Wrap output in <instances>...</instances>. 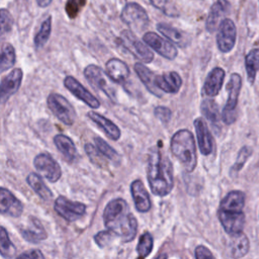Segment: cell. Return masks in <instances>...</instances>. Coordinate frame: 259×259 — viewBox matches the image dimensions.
I'll use <instances>...</instances> for the list:
<instances>
[{
  "mask_svg": "<svg viewBox=\"0 0 259 259\" xmlns=\"http://www.w3.org/2000/svg\"><path fill=\"white\" fill-rule=\"evenodd\" d=\"M157 29L159 32H161L169 41H171L173 45H176L180 48L187 47L191 39L188 33L185 31L178 29L176 27H173L170 24L160 22L157 24Z\"/></svg>",
  "mask_w": 259,
  "mask_h": 259,
  "instance_id": "obj_21",
  "label": "cell"
},
{
  "mask_svg": "<svg viewBox=\"0 0 259 259\" xmlns=\"http://www.w3.org/2000/svg\"><path fill=\"white\" fill-rule=\"evenodd\" d=\"M150 2L155 8L169 17H178L180 15L179 9L173 0H150Z\"/></svg>",
  "mask_w": 259,
  "mask_h": 259,
  "instance_id": "obj_36",
  "label": "cell"
},
{
  "mask_svg": "<svg viewBox=\"0 0 259 259\" xmlns=\"http://www.w3.org/2000/svg\"><path fill=\"white\" fill-rule=\"evenodd\" d=\"M103 223L124 243L133 241L138 232V222L122 198L110 200L103 210Z\"/></svg>",
  "mask_w": 259,
  "mask_h": 259,
  "instance_id": "obj_1",
  "label": "cell"
},
{
  "mask_svg": "<svg viewBox=\"0 0 259 259\" xmlns=\"http://www.w3.org/2000/svg\"><path fill=\"white\" fill-rule=\"evenodd\" d=\"M23 73L20 68L12 70L0 82V104H4L14 93H16L21 85Z\"/></svg>",
  "mask_w": 259,
  "mask_h": 259,
  "instance_id": "obj_14",
  "label": "cell"
},
{
  "mask_svg": "<svg viewBox=\"0 0 259 259\" xmlns=\"http://www.w3.org/2000/svg\"><path fill=\"white\" fill-rule=\"evenodd\" d=\"M22 202L10 190L0 187V213L18 218L22 214Z\"/></svg>",
  "mask_w": 259,
  "mask_h": 259,
  "instance_id": "obj_16",
  "label": "cell"
},
{
  "mask_svg": "<svg viewBox=\"0 0 259 259\" xmlns=\"http://www.w3.org/2000/svg\"><path fill=\"white\" fill-rule=\"evenodd\" d=\"M118 41L135 58L142 61V63H151L154 60L153 52L132 30H122Z\"/></svg>",
  "mask_w": 259,
  "mask_h": 259,
  "instance_id": "obj_8",
  "label": "cell"
},
{
  "mask_svg": "<svg viewBox=\"0 0 259 259\" xmlns=\"http://www.w3.org/2000/svg\"><path fill=\"white\" fill-rule=\"evenodd\" d=\"M156 85L163 93H177L182 85V79L176 72L163 73L156 76Z\"/></svg>",
  "mask_w": 259,
  "mask_h": 259,
  "instance_id": "obj_25",
  "label": "cell"
},
{
  "mask_svg": "<svg viewBox=\"0 0 259 259\" xmlns=\"http://www.w3.org/2000/svg\"><path fill=\"white\" fill-rule=\"evenodd\" d=\"M252 148H250L249 146H243L236 158V161L234 163V165L231 167V173L232 174H237L241 171V169L244 167V165L246 164L247 160L250 158V156L252 155Z\"/></svg>",
  "mask_w": 259,
  "mask_h": 259,
  "instance_id": "obj_39",
  "label": "cell"
},
{
  "mask_svg": "<svg viewBox=\"0 0 259 259\" xmlns=\"http://www.w3.org/2000/svg\"><path fill=\"white\" fill-rule=\"evenodd\" d=\"M13 26V17L9 10L5 8L0 9V42L5 35L9 33Z\"/></svg>",
  "mask_w": 259,
  "mask_h": 259,
  "instance_id": "obj_38",
  "label": "cell"
},
{
  "mask_svg": "<svg viewBox=\"0 0 259 259\" xmlns=\"http://www.w3.org/2000/svg\"><path fill=\"white\" fill-rule=\"evenodd\" d=\"M224 79H225V70L220 67L213 68L208 73L204 81V84L202 87V91L204 95H206L207 97L217 96L222 89Z\"/></svg>",
  "mask_w": 259,
  "mask_h": 259,
  "instance_id": "obj_23",
  "label": "cell"
},
{
  "mask_svg": "<svg viewBox=\"0 0 259 259\" xmlns=\"http://www.w3.org/2000/svg\"><path fill=\"white\" fill-rule=\"evenodd\" d=\"M237 40V27L234 21L230 18H224L219 26L217 32V46L222 53L231 52Z\"/></svg>",
  "mask_w": 259,
  "mask_h": 259,
  "instance_id": "obj_12",
  "label": "cell"
},
{
  "mask_svg": "<svg viewBox=\"0 0 259 259\" xmlns=\"http://www.w3.org/2000/svg\"><path fill=\"white\" fill-rule=\"evenodd\" d=\"M131 193L135 207L139 212H147L150 210L151 199L142 180L136 179L131 183Z\"/></svg>",
  "mask_w": 259,
  "mask_h": 259,
  "instance_id": "obj_20",
  "label": "cell"
},
{
  "mask_svg": "<svg viewBox=\"0 0 259 259\" xmlns=\"http://www.w3.org/2000/svg\"><path fill=\"white\" fill-rule=\"evenodd\" d=\"M54 144L65 160L69 163H73L77 158V149L73 141L65 135L59 134L54 137Z\"/></svg>",
  "mask_w": 259,
  "mask_h": 259,
  "instance_id": "obj_28",
  "label": "cell"
},
{
  "mask_svg": "<svg viewBox=\"0 0 259 259\" xmlns=\"http://www.w3.org/2000/svg\"><path fill=\"white\" fill-rule=\"evenodd\" d=\"M200 110L204 117L213 127H220V111L217 102L213 99H204L201 102Z\"/></svg>",
  "mask_w": 259,
  "mask_h": 259,
  "instance_id": "obj_30",
  "label": "cell"
},
{
  "mask_svg": "<svg viewBox=\"0 0 259 259\" xmlns=\"http://www.w3.org/2000/svg\"><path fill=\"white\" fill-rule=\"evenodd\" d=\"M35 170L50 182H57L62 176V169L59 163L48 153H40L33 159Z\"/></svg>",
  "mask_w": 259,
  "mask_h": 259,
  "instance_id": "obj_11",
  "label": "cell"
},
{
  "mask_svg": "<svg viewBox=\"0 0 259 259\" xmlns=\"http://www.w3.org/2000/svg\"><path fill=\"white\" fill-rule=\"evenodd\" d=\"M51 31H52V16H49L46 18V20H44L39 30L34 36L33 42L36 49H40L47 44V41L50 38Z\"/></svg>",
  "mask_w": 259,
  "mask_h": 259,
  "instance_id": "obj_34",
  "label": "cell"
},
{
  "mask_svg": "<svg viewBox=\"0 0 259 259\" xmlns=\"http://www.w3.org/2000/svg\"><path fill=\"white\" fill-rule=\"evenodd\" d=\"M55 211L64 220L72 223L86 213V205L79 201H72L65 196H59L54 202Z\"/></svg>",
  "mask_w": 259,
  "mask_h": 259,
  "instance_id": "obj_10",
  "label": "cell"
},
{
  "mask_svg": "<svg viewBox=\"0 0 259 259\" xmlns=\"http://www.w3.org/2000/svg\"><path fill=\"white\" fill-rule=\"evenodd\" d=\"M86 2L87 0H67L65 4V11L67 15L72 19L77 17Z\"/></svg>",
  "mask_w": 259,
  "mask_h": 259,
  "instance_id": "obj_41",
  "label": "cell"
},
{
  "mask_svg": "<svg viewBox=\"0 0 259 259\" xmlns=\"http://www.w3.org/2000/svg\"><path fill=\"white\" fill-rule=\"evenodd\" d=\"M231 4L228 0H217L209 8L208 15L205 20V28L208 32L212 33L218 29L223 17L229 13Z\"/></svg>",
  "mask_w": 259,
  "mask_h": 259,
  "instance_id": "obj_17",
  "label": "cell"
},
{
  "mask_svg": "<svg viewBox=\"0 0 259 259\" xmlns=\"http://www.w3.org/2000/svg\"><path fill=\"white\" fill-rule=\"evenodd\" d=\"M193 125L196 132L197 143H198V148L200 153L203 156L210 155L213 149V141H212L211 134L206 125V122L202 118L198 117V118H195Z\"/></svg>",
  "mask_w": 259,
  "mask_h": 259,
  "instance_id": "obj_19",
  "label": "cell"
},
{
  "mask_svg": "<svg viewBox=\"0 0 259 259\" xmlns=\"http://www.w3.org/2000/svg\"><path fill=\"white\" fill-rule=\"evenodd\" d=\"M143 40L147 44V46L152 48L155 52L167 60H174L178 55V51L175 45H173L167 38L157 34L156 32H146L143 35Z\"/></svg>",
  "mask_w": 259,
  "mask_h": 259,
  "instance_id": "obj_13",
  "label": "cell"
},
{
  "mask_svg": "<svg viewBox=\"0 0 259 259\" xmlns=\"http://www.w3.org/2000/svg\"><path fill=\"white\" fill-rule=\"evenodd\" d=\"M48 107L54 115L66 125H72L76 120V111L72 104L59 93H51L47 98Z\"/></svg>",
  "mask_w": 259,
  "mask_h": 259,
  "instance_id": "obj_7",
  "label": "cell"
},
{
  "mask_svg": "<svg viewBox=\"0 0 259 259\" xmlns=\"http://www.w3.org/2000/svg\"><path fill=\"white\" fill-rule=\"evenodd\" d=\"M84 76L94 88L102 91L111 100H115V89L110 82V78L100 67L93 64L88 65L84 69Z\"/></svg>",
  "mask_w": 259,
  "mask_h": 259,
  "instance_id": "obj_9",
  "label": "cell"
},
{
  "mask_svg": "<svg viewBox=\"0 0 259 259\" xmlns=\"http://www.w3.org/2000/svg\"><path fill=\"white\" fill-rule=\"evenodd\" d=\"M105 72L111 81L120 85H124L130 77L128 66L117 58L109 59L106 62Z\"/></svg>",
  "mask_w": 259,
  "mask_h": 259,
  "instance_id": "obj_18",
  "label": "cell"
},
{
  "mask_svg": "<svg viewBox=\"0 0 259 259\" xmlns=\"http://www.w3.org/2000/svg\"><path fill=\"white\" fill-rule=\"evenodd\" d=\"M170 149L186 172L190 173L195 169L197 162L196 146L190 131L186 128L177 131L171 138Z\"/></svg>",
  "mask_w": 259,
  "mask_h": 259,
  "instance_id": "obj_4",
  "label": "cell"
},
{
  "mask_svg": "<svg viewBox=\"0 0 259 259\" xmlns=\"http://www.w3.org/2000/svg\"><path fill=\"white\" fill-rule=\"evenodd\" d=\"M153 245H154V240L152 235L150 233H144L140 237L137 245L138 257L142 259L148 257L153 250Z\"/></svg>",
  "mask_w": 259,
  "mask_h": 259,
  "instance_id": "obj_37",
  "label": "cell"
},
{
  "mask_svg": "<svg viewBox=\"0 0 259 259\" xmlns=\"http://www.w3.org/2000/svg\"><path fill=\"white\" fill-rule=\"evenodd\" d=\"M20 234L25 241L33 244H37L38 242L48 238L45 228L35 217H29L27 226L20 229Z\"/></svg>",
  "mask_w": 259,
  "mask_h": 259,
  "instance_id": "obj_22",
  "label": "cell"
},
{
  "mask_svg": "<svg viewBox=\"0 0 259 259\" xmlns=\"http://www.w3.org/2000/svg\"><path fill=\"white\" fill-rule=\"evenodd\" d=\"M87 116L97 125L99 126L104 134L111 140L117 141L120 138V130L119 127L113 123L110 119L106 118L105 116L101 115L100 113H97L95 111H89L87 113Z\"/></svg>",
  "mask_w": 259,
  "mask_h": 259,
  "instance_id": "obj_27",
  "label": "cell"
},
{
  "mask_svg": "<svg viewBox=\"0 0 259 259\" xmlns=\"http://www.w3.org/2000/svg\"><path fill=\"white\" fill-rule=\"evenodd\" d=\"M120 19L134 32H142L146 30L150 23L145 8L136 2H130L124 5L120 13Z\"/></svg>",
  "mask_w": 259,
  "mask_h": 259,
  "instance_id": "obj_6",
  "label": "cell"
},
{
  "mask_svg": "<svg viewBox=\"0 0 259 259\" xmlns=\"http://www.w3.org/2000/svg\"><path fill=\"white\" fill-rule=\"evenodd\" d=\"M246 195L241 190L230 191L221 201L218 218L225 232L233 235L242 232L245 226V206Z\"/></svg>",
  "mask_w": 259,
  "mask_h": 259,
  "instance_id": "obj_3",
  "label": "cell"
},
{
  "mask_svg": "<svg viewBox=\"0 0 259 259\" xmlns=\"http://www.w3.org/2000/svg\"><path fill=\"white\" fill-rule=\"evenodd\" d=\"M26 182L42 200L49 201L53 198L52 190L46 185L42 177L39 174L35 172H30L26 177Z\"/></svg>",
  "mask_w": 259,
  "mask_h": 259,
  "instance_id": "obj_29",
  "label": "cell"
},
{
  "mask_svg": "<svg viewBox=\"0 0 259 259\" xmlns=\"http://www.w3.org/2000/svg\"><path fill=\"white\" fill-rule=\"evenodd\" d=\"M242 87V78L239 74L233 73L230 76V80L227 84V91H228V99L226 105L222 112V120L226 124L234 123L237 119V103L238 98L241 92Z\"/></svg>",
  "mask_w": 259,
  "mask_h": 259,
  "instance_id": "obj_5",
  "label": "cell"
},
{
  "mask_svg": "<svg viewBox=\"0 0 259 259\" xmlns=\"http://www.w3.org/2000/svg\"><path fill=\"white\" fill-rule=\"evenodd\" d=\"M18 258H35V259H44L45 255L41 253L40 250L34 249V250H29L26 252H23L19 255H17Z\"/></svg>",
  "mask_w": 259,
  "mask_h": 259,
  "instance_id": "obj_45",
  "label": "cell"
},
{
  "mask_svg": "<svg viewBox=\"0 0 259 259\" xmlns=\"http://www.w3.org/2000/svg\"><path fill=\"white\" fill-rule=\"evenodd\" d=\"M116 237V235L111 232L110 230H105V231H101L98 232L95 236H94V241L95 243L100 247V248H104L107 245H109V243H111V241Z\"/></svg>",
  "mask_w": 259,
  "mask_h": 259,
  "instance_id": "obj_42",
  "label": "cell"
},
{
  "mask_svg": "<svg viewBox=\"0 0 259 259\" xmlns=\"http://www.w3.org/2000/svg\"><path fill=\"white\" fill-rule=\"evenodd\" d=\"M94 145L106 159L114 163H118L120 161V157L118 153L112 147H110L103 139L99 137L94 138Z\"/></svg>",
  "mask_w": 259,
  "mask_h": 259,
  "instance_id": "obj_35",
  "label": "cell"
},
{
  "mask_svg": "<svg viewBox=\"0 0 259 259\" xmlns=\"http://www.w3.org/2000/svg\"><path fill=\"white\" fill-rule=\"evenodd\" d=\"M16 61L15 49L9 44L5 42L0 47V74L12 68Z\"/></svg>",
  "mask_w": 259,
  "mask_h": 259,
  "instance_id": "obj_32",
  "label": "cell"
},
{
  "mask_svg": "<svg viewBox=\"0 0 259 259\" xmlns=\"http://www.w3.org/2000/svg\"><path fill=\"white\" fill-rule=\"evenodd\" d=\"M16 247L9 238L6 229L0 226V255L4 258L16 257Z\"/></svg>",
  "mask_w": 259,
  "mask_h": 259,
  "instance_id": "obj_33",
  "label": "cell"
},
{
  "mask_svg": "<svg viewBox=\"0 0 259 259\" xmlns=\"http://www.w3.org/2000/svg\"><path fill=\"white\" fill-rule=\"evenodd\" d=\"M154 114L155 116L163 123H168L171 119L172 116V111L170 110V108L166 107V106H162L159 105L157 107H155L154 109Z\"/></svg>",
  "mask_w": 259,
  "mask_h": 259,
  "instance_id": "obj_43",
  "label": "cell"
},
{
  "mask_svg": "<svg viewBox=\"0 0 259 259\" xmlns=\"http://www.w3.org/2000/svg\"><path fill=\"white\" fill-rule=\"evenodd\" d=\"M52 1L53 0H36V3H37V5L39 7L46 8V7H48L52 3Z\"/></svg>",
  "mask_w": 259,
  "mask_h": 259,
  "instance_id": "obj_46",
  "label": "cell"
},
{
  "mask_svg": "<svg viewBox=\"0 0 259 259\" xmlns=\"http://www.w3.org/2000/svg\"><path fill=\"white\" fill-rule=\"evenodd\" d=\"M84 150L88 156V158L90 159V161L100 167V168H105L106 165H107V162H106V159L105 157L99 152V150L95 147V145L93 146L92 144H86L85 147H84Z\"/></svg>",
  "mask_w": 259,
  "mask_h": 259,
  "instance_id": "obj_40",
  "label": "cell"
},
{
  "mask_svg": "<svg viewBox=\"0 0 259 259\" xmlns=\"http://www.w3.org/2000/svg\"><path fill=\"white\" fill-rule=\"evenodd\" d=\"M194 256L196 259H209V258H214L212 253L209 251L208 248H206L203 245H199L195 248L194 251Z\"/></svg>",
  "mask_w": 259,
  "mask_h": 259,
  "instance_id": "obj_44",
  "label": "cell"
},
{
  "mask_svg": "<svg viewBox=\"0 0 259 259\" xmlns=\"http://www.w3.org/2000/svg\"><path fill=\"white\" fill-rule=\"evenodd\" d=\"M64 86L78 99L83 101L91 108H98L100 106L99 100L88 91L76 78L72 76H67L64 79Z\"/></svg>",
  "mask_w": 259,
  "mask_h": 259,
  "instance_id": "obj_15",
  "label": "cell"
},
{
  "mask_svg": "<svg viewBox=\"0 0 259 259\" xmlns=\"http://www.w3.org/2000/svg\"><path fill=\"white\" fill-rule=\"evenodd\" d=\"M245 69L250 84H253L259 71V49H252L245 57Z\"/></svg>",
  "mask_w": 259,
  "mask_h": 259,
  "instance_id": "obj_31",
  "label": "cell"
},
{
  "mask_svg": "<svg viewBox=\"0 0 259 259\" xmlns=\"http://www.w3.org/2000/svg\"><path fill=\"white\" fill-rule=\"evenodd\" d=\"M136 74L143 82L145 87L150 91L153 95L157 97H162L163 92L156 85V74L152 72L148 67H146L143 63H136L134 67Z\"/></svg>",
  "mask_w": 259,
  "mask_h": 259,
  "instance_id": "obj_26",
  "label": "cell"
},
{
  "mask_svg": "<svg viewBox=\"0 0 259 259\" xmlns=\"http://www.w3.org/2000/svg\"><path fill=\"white\" fill-rule=\"evenodd\" d=\"M231 239L228 243V255L231 258H242L244 257L250 249V243L248 237L243 233L239 232L230 235Z\"/></svg>",
  "mask_w": 259,
  "mask_h": 259,
  "instance_id": "obj_24",
  "label": "cell"
},
{
  "mask_svg": "<svg viewBox=\"0 0 259 259\" xmlns=\"http://www.w3.org/2000/svg\"><path fill=\"white\" fill-rule=\"evenodd\" d=\"M147 177L150 189L157 196L168 195L174 186L173 166L159 148L151 150L147 161Z\"/></svg>",
  "mask_w": 259,
  "mask_h": 259,
  "instance_id": "obj_2",
  "label": "cell"
}]
</instances>
